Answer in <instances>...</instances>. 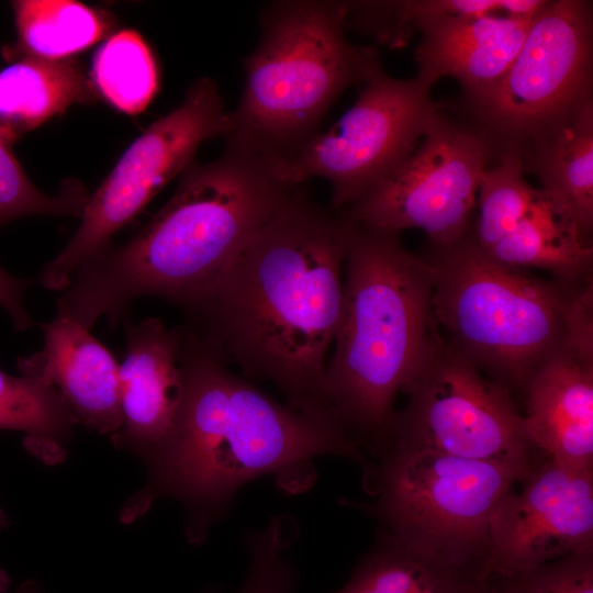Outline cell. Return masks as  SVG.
I'll return each mask as SVG.
<instances>
[{
  "label": "cell",
  "instance_id": "obj_1",
  "mask_svg": "<svg viewBox=\"0 0 593 593\" xmlns=\"http://www.w3.org/2000/svg\"><path fill=\"white\" fill-rule=\"evenodd\" d=\"M350 228L340 210L295 186L191 313L225 359L309 415L334 418L326 359L343 312Z\"/></svg>",
  "mask_w": 593,
  "mask_h": 593
},
{
  "label": "cell",
  "instance_id": "obj_2",
  "mask_svg": "<svg viewBox=\"0 0 593 593\" xmlns=\"http://www.w3.org/2000/svg\"><path fill=\"white\" fill-rule=\"evenodd\" d=\"M183 393L174 428L147 460L152 479L126 513L170 496L188 512L187 536L202 542L246 483L273 475L289 493L314 482V459L355 461L368 478L374 463L336 421L282 405L226 366L195 332L181 331Z\"/></svg>",
  "mask_w": 593,
  "mask_h": 593
},
{
  "label": "cell",
  "instance_id": "obj_3",
  "mask_svg": "<svg viewBox=\"0 0 593 593\" xmlns=\"http://www.w3.org/2000/svg\"><path fill=\"white\" fill-rule=\"evenodd\" d=\"M294 187L277 177L271 160L231 145L211 163L192 161L132 239L76 271L57 313L90 329L101 316L116 323L142 296L194 312Z\"/></svg>",
  "mask_w": 593,
  "mask_h": 593
},
{
  "label": "cell",
  "instance_id": "obj_4",
  "mask_svg": "<svg viewBox=\"0 0 593 593\" xmlns=\"http://www.w3.org/2000/svg\"><path fill=\"white\" fill-rule=\"evenodd\" d=\"M344 268L325 398L334 418L373 455L395 414L398 393L441 339L433 311L435 268L406 250L399 233L354 222Z\"/></svg>",
  "mask_w": 593,
  "mask_h": 593
},
{
  "label": "cell",
  "instance_id": "obj_5",
  "mask_svg": "<svg viewBox=\"0 0 593 593\" xmlns=\"http://www.w3.org/2000/svg\"><path fill=\"white\" fill-rule=\"evenodd\" d=\"M433 311L446 340L492 380L523 391L569 346L593 345L592 279H545L499 262L468 234L435 249Z\"/></svg>",
  "mask_w": 593,
  "mask_h": 593
},
{
  "label": "cell",
  "instance_id": "obj_6",
  "mask_svg": "<svg viewBox=\"0 0 593 593\" xmlns=\"http://www.w3.org/2000/svg\"><path fill=\"white\" fill-rule=\"evenodd\" d=\"M348 11L349 2L322 0L262 9L242 97L228 111L226 145L275 163L317 135L335 100L381 67L373 47L346 37Z\"/></svg>",
  "mask_w": 593,
  "mask_h": 593
},
{
  "label": "cell",
  "instance_id": "obj_7",
  "mask_svg": "<svg viewBox=\"0 0 593 593\" xmlns=\"http://www.w3.org/2000/svg\"><path fill=\"white\" fill-rule=\"evenodd\" d=\"M377 499L354 503L414 550L472 578L485 564L490 523L524 478L506 467L430 450L380 452Z\"/></svg>",
  "mask_w": 593,
  "mask_h": 593
},
{
  "label": "cell",
  "instance_id": "obj_8",
  "mask_svg": "<svg viewBox=\"0 0 593 593\" xmlns=\"http://www.w3.org/2000/svg\"><path fill=\"white\" fill-rule=\"evenodd\" d=\"M403 392L407 404L395 412L376 456L389 449L430 450L493 462L523 478L542 456L512 392L443 337Z\"/></svg>",
  "mask_w": 593,
  "mask_h": 593
},
{
  "label": "cell",
  "instance_id": "obj_9",
  "mask_svg": "<svg viewBox=\"0 0 593 593\" xmlns=\"http://www.w3.org/2000/svg\"><path fill=\"white\" fill-rule=\"evenodd\" d=\"M228 123V111L215 81H194L177 108L150 124L128 146L89 198L79 227L66 247L45 265L40 276L42 284L49 290L66 289L76 271L108 249L114 234L192 163L203 142L226 135Z\"/></svg>",
  "mask_w": 593,
  "mask_h": 593
},
{
  "label": "cell",
  "instance_id": "obj_10",
  "mask_svg": "<svg viewBox=\"0 0 593 593\" xmlns=\"http://www.w3.org/2000/svg\"><path fill=\"white\" fill-rule=\"evenodd\" d=\"M363 83L353 107L328 131L273 163L277 177L289 186L326 179L336 210L403 161L440 114L430 88L416 77L396 79L380 67Z\"/></svg>",
  "mask_w": 593,
  "mask_h": 593
},
{
  "label": "cell",
  "instance_id": "obj_11",
  "mask_svg": "<svg viewBox=\"0 0 593 593\" xmlns=\"http://www.w3.org/2000/svg\"><path fill=\"white\" fill-rule=\"evenodd\" d=\"M495 145L484 130L440 113L403 161L340 211L350 222L381 231L422 230L435 249L455 245L469 234Z\"/></svg>",
  "mask_w": 593,
  "mask_h": 593
},
{
  "label": "cell",
  "instance_id": "obj_12",
  "mask_svg": "<svg viewBox=\"0 0 593 593\" xmlns=\"http://www.w3.org/2000/svg\"><path fill=\"white\" fill-rule=\"evenodd\" d=\"M592 34L591 2L548 1L504 76L469 100L482 130L522 149L592 99Z\"/></svg>",
  "mask_w": 593,
  "mask_h": 593
},
{
  "label": "cell",
  "instance_id": "obj_13",
  "mask_svg": "<svg viewBox=\"0 0 593 593\" xmlns=\"http://www.w3.org/2000/svg\"><path fill=\"white\" fill-rule=\"evenodd\" d=\"M524 175L521 152L501 149L480 181L473 240L507 266L545 270L569 282L591 279V238L557 199L532 187Z\"/></svg>",
  "mask_w": 593,
  "mask_h": 593
},
{
  "label": "cell",
  "instance_id": "obj_14",
  "mask_svg": "<svg viewBox=\"0 0 593 593\" xmlns=\"http://www.w3.org/2000/svg\"><path fill=\"white\" fill-rule=\"evenodd\" d=\"M500 502L479 577H515L593 550V470L541 458Z\"/></svg>",
  "mask_w": 593,
  "mask_h": 593
},
{
  "label": "cell",
  "instance_id": "obj_15",
  "mask_svg": "<svg viewBox=\"0 0 593 593\" xmlns=\"http://www.w3.org/2000/svg\"><path fill=\"white\" fill-rule=\"evenodd\" d=\"M120 365L122 427L112 438L148 460L170 435L183 393L180 329L148 317L125 323Z\"/></svg>",
  "mask_w": 593,
  "mask_h": 593
},
{
  "label": "cell",
  "instance_id": "obj_16",
  "mask_svg": "<svg viewBox=\"0 0 593 593\" xmlns=\"http://www.w3.org/2000/svg\"><path fill=\"white\" fill-rule=\"evenodd\" d=\"M41 327L43 347L18 359L20 374L56 389L78 423L113 438L123 422L114 356L70 316L56 313Z\"/></svg>",
  "mask_w": 593,
  "mask_h": 593
},
{
  "label": "cell",
  "instance_id": "obj_17",
  "mask_svg": "<svg viewBox=\"0 0 593 593\" xmlns=\"http://www.w3.org/2000/svg\"><path fill=\"white\" fill-rule=\"evenodd\" d=\"M527 435L544 456L593 468V345L569 346L547 359L525 390Z\"/></svg>",
  "mask_w": 593,
  "mask_h": 593
},
{
  "label": "cell",
  "instance_id": "obj_18",
  "mask_svg": "<svg viewBox=\"0 0 593 593\" xmlns=\"http://www.w3.org/2000/svg\"><path fill=\"white\" fill-rule=\"evenodd\" d=\"M535 18L447 15L418 23L416 79L430 88L438 79L452 77L469 100L480 96L507 71Z\"/></svg>",
  "mask_w": 593,
  "mask_h": 593
},
{
  "label": "cell",
  "instance_id": "obj_19",
  "mask_svg": "<svg viewBox=\"0 0 593 593\" xmlns=\"http://www.w3.org/2000/svg\"><path fill=\"white\" fill-rule=\"evenodd\" d=\"M525 172L536 175L542 190L572 215L581 233L593 230V102L519 149Z\"/></svg>",
  "mask_w": 593,
  "mask_h": 593
},
{
  "label": "cell",
  "instance_id": "obj_20",
  "mask_svg": "<svg viewBox=\"0 0 593 593\" xmlns=\"http://www.w3.org/2000/svg\"><path fill=\"white\" fill-rule=\"evenodd\" d=\"M97 98L77 60L24 56L0 70V136L12 145L71 104Z\"/></svg>",
  "mask_w": 593,
  "mask_h": 593
},
{
  "label": "cell",
  "instance_id": "obj_21",
  "mask_svg": "<svg viewBox=\"0 0 593 593\" xmlns=\"http://www.w3.org/2000/svg\"><path fill=\"white\" fill-rule=\"evenodd\" d=\"M18 44L24 56L63 60L87 49L112 29L109 12L71 0L12 2Z\"/></svg>",
  "mask_w": 593,
  "mask_h": 593
},
{
  "label": "cell",
  "instance_id": "obj_22",
  "mask_svg": "<svg viewBox=\"0 0 593 593\" xmlns=\"http://www.w3.org/2000/svg\"><path fill=\"white\" fill-rule=\"evenodd\" d=\"M77 423L56 389L0 369V429L24 432L29 452L49 465L63 461Z\"/></svg>",
  "mask_w": 593,
  "mask_h": 593
},
{
  "label": "cell",
  "instance_id": "obj_23",
  "mask_svg": "<svg viewBox=\"0 0 593 593\" xmlns=\"http://www.w3.org/2000/svg\"><path fill=\"white\" fill-rule=\"evenodd\" d=\"M472 579L383 529L336 593H459Z\"/></svg>",
  "mask_w": 593,
  "mask_h": 593
},
{
  "label": "cell",
  "instance_id": "obj_24",
  "mask_svg": "<svg viewBox=\"0 0 593 593\" xmlns=\"http://www.w3.org/2000/svg\"><path fill=\"white\" fill-rule=\"evenodd\" d=\"M91 82L114 109L137 114L146 109L158 90L159 74L155 57L133 30L111 35L96 52Z\"/></svg>",
  "mask_w": 593,
  "mask_h": 593
},
{
  "label": "cell",
  "instance_id": "obj_25",
  "mask_svg": "<svg viewBox=\"0 0 593 593\" xmlns=\"http://www.w3.org/2000/svg\"><path fill=\"white\" fill-rule=\"evenodd\" d=\"M507 0H410L350 2L345 25L373 35L383 44L401 46L407 32L423 21L447 15H504Z\"/></svg>",
  "mask_w": 593,
  "mask_h": 593
},
{
  "label": "cell",
  "instance_id": "obj_26",
  "mask_svg": "<svg viewBox=\"0 0 593 593\" xmlns=\"http://www.w3.org/2000/svg\"><path fill=\"white\" fill-rule=\"evenodd\" d=\"M11 146L0 136V226L27 215L81 216L89 200L83 188L67 181L57 195L43 193L29 179Z\"/></svg>",
  "mask_w": 593,
  "mask_h": 593
},
{
  "label": "cell",
  "instance_id": "obj_27",
  "mask_svg": "<svg viewBox=\"0 0 593 593\" xmlns=\"http://www.w3.org/2000/svg\"><path fill=\"white\" fill-rule=\"evenodd\" d=\"M296 530L295 519L281 515L264 529L248 534L249 566L234 593H295L296 571L288 552L296 539Z\"/></svg>",
  "mask_w": 593,
  "mask_h": 593
},
{
  "label": "cell",
  "instance_id": "obj_28",
  "mask_svg": "<svg viewBox=\"0 0 593 593\" xmlns=\"http://www.w3.org/2000/svg\"><path fill=\"white\" fill-rule=\"evenodd\" d=\"M523 575L532 593H593V550L555 560Z\"/></svg>",
  "mask_w": 593,
  "mask_h": 593
},
{
  "label": "cell",
  "instance_id": "obj_29",
  "mask_svg": "<svg viewBox=\"0 0 593 593\" xmlns=\"http://www.w3.org/2000/svg\"><path fill=\"white\" fill-rule=\"evenodd\" d=\"M30 280L14 277L0 267V307L10 316L15 329L25 331L34 322L24 306Z\"/></svg>",
  "mask_w": 593,
  "mask_h": 593
},
{
  "label": "cell",
  "instance_id": "obj_30",
  "mask_svg": "<svg viewBox=\"0 0 593 593\" xmlns=\"http://www.w3.org/2000/svg\"><path fill=\"white\" fill-rule=\"evenodd\" d=\"M459 593H532L523 574L515 577L489 573L468 581Z\"/></svg>",
  "mask_w": 593,
  "mask_h": 593
},
{
  "label": "cell",
  "instance_id": "obj_31",
  "mask_svg": "<svg viewBox=\"0 0 593 593\" xmlns=\"http://www.w3.org/2000/svg\"><path fill=\"white\" fill-rule=\"evenodd\" d=\"M18 593H44V591L35 581H26L19 588Z\"/></svg>",
  "mask_w": 593,
  "mask_h": 593
},
{
  "label": "cell",
  "instance_id": "obj_32",
  "mask_svg": "<svg viewBox=\"0 0 593 593\" xmlns=\"http://www.w3.org/2000/svg\"><path fill=\"white\" fill-rule=\"evenodd\" d=\"M10 584L11 581L8 572L0 567V593H8Z\"/></svg>",
  "mask_w": 593,
  "mask_h": 593
},
{
  "label": "cell",
  "instance_id": "obj_33",
  "mask_svg": "<svg viewBox=\"0 0 593 593\" xmlns=\"http://www.w3.org/2000/svg\"><path fill=\"white\" fill-rule=\"evenodd\" d=\"M8 525V518L4 512L0 508V530Z\"/></svg>",
  "mask_w": 593,
  "mask_h": 593
}]
</instances>
